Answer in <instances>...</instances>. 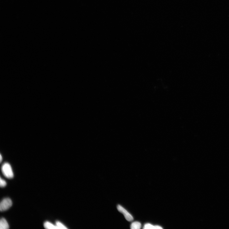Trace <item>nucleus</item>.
<instances>
[{
    "mask_svg": "<svg viewBox=\"0 0 229 229\" xmlns=\"http://www.w3.org/2000/svg\"><path fill=\"white\" fill-rule=\"evenodd\" d=\"M56 225L58 229H65L68 228L62 223L59 221H57L56 222Z\"/></svg>",
    "mask_w": 229,
    "mask_h": 229,
    "instance_id": "obj_8",
    "label": "nucleus"
},
{
    "mask_svg": "<svg viewBox=\"0 0 229 229\" xmlns=\"http://www.w3.org/2000/svg\"><path fill=\"white\" fill-rule=\"evenodd\" d=\"M143 229H163V228L158 225H153L150 223H146L144 226Z\"/></svg>",
    "mask_w": 229,
    "mask_h": 229,
    "instance_id": "obj_5",
    "label": "nucleus"
},
{
    "mask_svg": "<svg viewBox=\"0 0 229 229\" xmlns=\"http://www.w3.org/2000/svg\"><path fill=\"white\" fill-rule=\"evenodd\" d=\"M141 227V223L138 221L133 222L131 225V229H140Z\"/></svg>",
    "mask_w": 229,
    "mask_h": 229,
    "instance_id": "obj_7",
    "label": "nucleus"
},
{
    "mask_svg": "<svg viewBox=\"0 0 229 229\" xmlns=\"http://www.w3.org/2000/svg\"><path fill=\"white\" fill-rule=\"evenodd\" d=\"M7 185V182L6 181L1 178V180H0V186L1 187L3 188L6 186Z\"/></svg>",
    "mask_w": 229,
    "mask_h": 229,
    "instance_id": "obj_9",
    "label": "nucleus"
},
{
    "mask_svg": "<svg viewBox=\"0 0 229 229\" xmlns=\"http://www.w3.org/2000/svg\"><path fill=\"white\" fill-rule=\"evenodd\" d=\"M9 226L7 220L4 218H2L0 221V229H8Z\"/></svg>",
    "mask_w": 229,
    "mask_h": 229,
    "instance_id": "obj_4",
    "label": "nucleus"
},
{
    "mask_svg": "<svg viewBox=\"0 0 229 229\" xmlns=\"http://www.w3.org/2000/svg\"><path fill=\"white\" fill-rule=\"evenodd\" d=\"M2 171L5 177L8 179H12L14 176L12 168L9 164L5 163L2 167Z\"/></svg>",
    "mask_w": 229,
    "mask_h": 229,
    "instance_id": "obj_1",
    "label": "nucleus"
},
{
    "mask_svg": "<svg viewBox=\"0 0 229 229\" xmlns=\"http://www.w3.org/2000/svg\"><path fill=\"white\" fill-rule=\"evenodd\" d=\"M44 227L47 229H58L56 225L53 224L49 221H46L44 224Z\"/></svg>",
    "mask_w": 229,
    "mask_h": 229,
    "instance_id": "obj_6",
    "label": "nucleus"
},
{
    "mask_svg": "<svg viewBox=\"0 0 229 229\" xmlns=\"http://www.w3.org/2000/svg\"><path fill=\"white\" fill-rule=\"evenodd\" d=\"M118 211L124 215L125 219L128 221H131L134 220V217L123 207L119 205L117 206Z\"/></svg>",
    "mask_w": 229,
    "mask_h": 229,
    "instance_id": "obj_3",
    "label": "nucleus"
},
{
    "mask_svg": "<svg viewBox=\"0 0 229 229\" xmlns=\"http://www.w3.org/2000/svg\"><path fill=\"white\" fill-rule=\"evenodd\" d=\"M0 160H1V162H2V157L1 155V158H0Z\"/></svg>",
    "mask_w": 229,
    "mask_h": 229,
    "instance_id": "obj_10",
    "label": "nucleus"
},
{
    "mask_svg": "<svg viewBox=\"0 0 229 229\" xmlns=\"http://www.w3.org/2000/svg\"><path fill=\"white\" fill-rule=\"evenodd\" d=\"M12 205V202L9 198H5L1 201L0 204V210L1 211H6L9 209Z\"/></svg>",
    "mask_w": 229,
    "mask_h": 229,
    "instance_id": "obj_2",
    "label": "nucleus"
}]
</instances>
